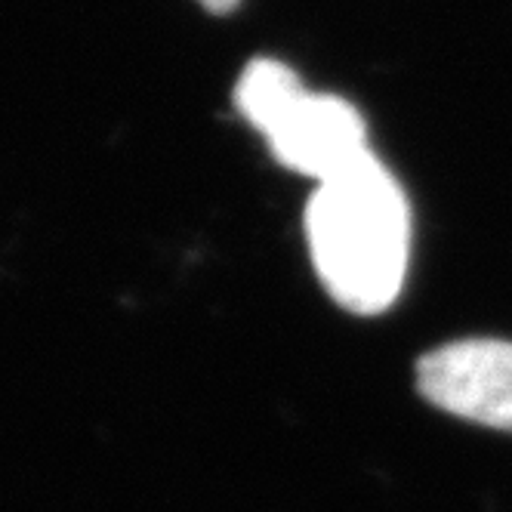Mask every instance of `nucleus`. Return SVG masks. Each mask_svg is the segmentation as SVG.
Returning a JSON list of instances; mask_svg holds the SVG:
<instances>
[{"instance_id":"f257e3e1","label":"nucleus","mask_w":512,"mask_h":512,"mask_svg":"<svg viewBox=\"0 0 512 512\" xmlns=\"http://www.w3.org/2000/svg\"><path fill=\"white\" fill-rule=\"evenodd\" d=\"M306 238L315 272L337 306L380 315L398 300L411 256V210L374 152L318 182L306 207Z\"/></svg>"},{"instance_id":"f03ea898","label":"nucleus","mask_w":512,"mask_h":512,"mask_svg":"<svg viewBox=\"0 0 512 512\" xmlns=\"http://www.w3.org/2000/svg\"><path fill=\"white\" fill-rule=\"evenodd\" d=\"M417 389L451 417L512 432V343L472 337L438 346L417 361Z\"/></svg>"},{"instance_id":"7ed1b4c3","label":"nucleus","mask_w":512,"mask_h":512,"mask_svg":"<svg viewBox=\"0 0 512 512\" xmlns=\"http://www.w3.org/2000/svg\"><path fill=\"white\" fill-rule=\"evenodd\" d=\"M266 139L278 164L315 182L331 179L371 155L361 112L334 93L309 90Z\"/></svg>"},{"instance_id":"20e7f679","label":"nucleus","mask_w":512,"mask_h":512,"mask_svg":"<svg viewBox=\"0 0 512 512\" xmlns=\"http://www.w3.org/2000/svg\"><path fill=\"white\" fill-rule=\"evenodd\" d=\"M306 93V84L290 65L278 59H253L238 78L235 105L247 124L269 136Z\"/></svg>"},{"instance_id":"39448f33","label":"nucleus","mask_w":512,"mask_h":512,"mask_svg":"<svg viewBox=\"0 0 512 512\" xmlns=\"http://www.w3.org/2000/svg\"><path fill=\"white\" fill-rule=\"evenodd\" d=\"M204 4H207V7H216V10H219V7H232L235 0H204Z\"/></svg>"}]
</instances>
